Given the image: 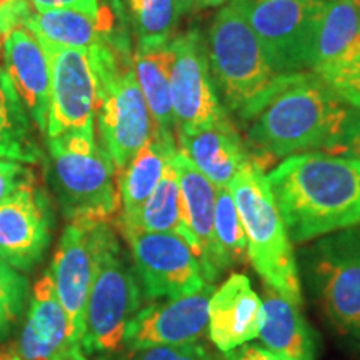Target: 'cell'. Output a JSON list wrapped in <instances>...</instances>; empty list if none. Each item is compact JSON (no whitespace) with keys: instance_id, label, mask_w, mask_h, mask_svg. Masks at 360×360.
I'll use <instances>...</instances> for the list:
<instances>
[{"instance_id":"cell-1","label":"cell","mask_w":360,"mask_h":360,"mask_svg":"<svg viewBox=\"0 0 360 360\" xmlns=\"http://www.w3.org/2000/svg\"><path fill=\"white\" fill-rule=\"evenodd\" d=\"M267 180L292 244L360 225V162L314 150L285 157Z\"/></svg>"},{"instance_id":"cell-2","label":"cell","mask_w":360,"mask_h":360,"mask_svg":"<svg viewBox=\"0 0 360 360\" xmlns=\"http://www.w3.org/2000/svg\"><path fill=\"white\" fill-rule=\"evenodd\" d=\"M314 72L282 74L244 115L249 141L265 157L327 152L349 110Z\"/></svg>"},{"instance_id":"cell-3","label":"cell","mask_w":360,"mask_h":360,"mask_svg":"<svg viewBox=\"0 0 360 360\" xmlns=\"http://www.w3.org/2000/svg\"><path fill=\"white\" fill-rule=\"evenodd\" d=\"M247 238V257L264 283L294 305H302V283L294 245L259 159H252L229 184Z\"/></svg>"},{"instance_id":"cell-4","label":"cell","mask_w":360,"mask_h":360,"mask_svg":"<svg viewBox=\"0 0 360 360\" xmlns=\"http://www.w3.org/2000/svg\"><path fill=\"white\" fill-rule=\"evenodd\" d=\"M49 177L70 224L110 222L120 212L117 169L96 132L47 139Z\"/></svg>"},{"instance_id":"cell-5","label":"cell","mask_w":360,"mask_h":360,"mask_svg":"<svg viewBox=\"0 0 360 360\" xmlns=\"http://www.w3.org/2000/svg\"><path fill=\"white\" fill-rule=\"evenodd\" d=\"M142 289L110 224H103L90 285L82 347L87 355L112 354L124 344L130 321L142 309Z\"/></svg>"},{"instance_id":"cell-6","label":"cell","mask_w":360,"mask_h":360,"mask_svg":"<svg viewBox=\"0 0 360 360\" xmlns=\"http://www.w3.org/2000/svg\"><path fill=\"white\" fill-rule=\"evenodd\" d=\"M312 242L300 254L310 295L337 334L360 340V225Z\"/></svg>"},{"instance_id":"cell-7","label":"cell","mask_w":360,"mask_h":360,"mask_svg":"<svg viewBox=\"0 0 360 360\" xmlns=\"http://www.w3.org/2000/svg\"><path fill=\"white\" fill-rule=\"evenodd\" d=\"M207 57L229 107L240 117L282 75L274 69L257 35L233 2L224 7L210 25Z\"/></svg>"},{"instance_id":"cell-8","label":"cell","mask_w":360,"mask_h":360,"mask_svg":"<svg viewBox=\"0 0 360 360\" xmlns=\"http://www.w3.org/2000/svg\"><path fill=\"white\" fill-rule=\"evenodd\" d=\"M98 142L117 172L150 141L155 125L135 79L132 58L120 45L102 51L97 98Z\"/></svg>"},{"instance_id":"cell-9","label":"cell","mask_w":360,"mask_h":360,"mask_svg":"<svg viewBox=\"0 0 360 360\" xmlns=\"http://www.w3.org/2000/svg\"><path fill=\"white\" fill-rule=\"evenodd\" d=\"M233 4L244 13L278 74L310 70L326 0H242Z\"/></svg>"},{"instance_id":"cell-10","label":"cell","mask_w":360,"mask_h":360,"mask_svg":"<svg viewBox=\"0 0 360 360\" xmlns=\"http://www.w3.org/2000/svg\"><path fill=\"white\" fill-rule=\"evenodd\" d=\"M105 47L85 51L45 45L51 58V101L45 139L96 132L101 57Z\"/></svg>"},{"instance_id":"cell-11","label":"cell","mask_w":360,"mask_h":360,"mask_svg":"<svg viewBox=\"0 0 360 360\" xmlns=\"http://www.w3.org/2000/svg\"><path fill=\"white\" fill-rule=\"evenodd\" d=\"M169 45L172 52L170 94L175 134L209 127L229 117L217 97L202 35L188 30L174 37Z\"/></svg>"},{"instance_id":"cell-12","label":"cell","mask_w":360,"mask_h":360,"mask_svg":"<svg viewBox=\"0 0 360 360\" xmlns=\"http://www.w3.org/2000/svg\"><path fill=\"white\" fill-rule=\"evenodd\" d=\"M147 300L174 299L205 285L199 259L179 233L134 232L124 236Z\"/></svg>"},{"instance_id":"cell-13","label":"cell","mask_w":360,"mask_h":360,"mask_svg":"<svg viewBox=\"0 0 360 360\" xmlns=\"http://www.w3.org/2000/svg\"><path fill=\"white\" fill-rule=\"evenodd\" d=\"M107 222L69 224L62 232L51 272L56 294L69 319L72 337L82 345L85 309L97 267L98 240ZM84 349V347H82Z\"/></svg>"},{"instance_id":"cell-14","label":"cell","mask_w":360,"mask_h":360,"mask_svg":"<svg viewBox=\"0 0 360 360\" xmlns=\"http://www.w3.org/2000/svg\"><path fill=\"white\" fill-rule=\"evenodd\" d=\"M214 283L174 299L155 300L141 309L125 330L130 350L199 342L209 326V302Z\"/></svg>"},{"instance_id":"cell-15","label":"cell","mask_w":360,"mask_h":360,"mask_svg":"<svg viewBox=\"0 0 360 360\" xmlns=\"http://www.w3.org/2000/svg\"><path fill=\"white\" fill-rule=\"evenodd\" d=\"M52 212L35 179L0 204V259L19 272L32 270L51 244Z\"/></svg>"},{"instance_id":"cell-16","label":"cell","mask_w":360,"mask_h":360,"mask_svg":"<svg viewBox=\"0 0 360 360\" xmlns=\"http://www.w3.org/2000/svg\"><path fill=\"white\" fill-rule=\"evenodd\" d=\"M19 355L24 360H89L82 345L72 337L69 319L58 302L51 272H45L34 285L19 340Z\"/></svg>"},{"instance_id":"cell-17","label":"cell","mask_w":360,"mask_h":360,"mask_svg":"<svg viewBox=\"0 0 360 360\" xmlns=\"http://www.w3.org/2000/svg\"><path fill=\"white\" fill-rule=\"evenodd\" d=\"M172 167L177 174L182 202L184 238L199 259L205 282L214 283L222 276L214 240V215L217 187L182 152H175Z\"/></svg>"},{"instance_id":"cell-18","label":"cell","mask_w":360,"mask_h":360,"mask_svg":"<svg viewBox=\"0 0 360 360\" xmlns=\"http://www.w3.org/2000/svg\"><path fill=\"white\" fill-rule=\"evenodd\" d=\"M4 62L34 125L44 134L51 101L49 51L25 25H17L4 39Z\"/></svg>"},{"instance_id":"cell-19","label":"cell","mask_w":360,"mask_h":360,"mask_svg":"<svg viewBox=\"0 0 360 360\" xmlns=\"http://www.w3.org/2000/svg\"><path fill=\"white\" fill-rule=\"evenodd\" d=\"M262 299L244 274H232L209 302V335L220 352L257 339L262 327Z\"/></svg>"},{"instance_id":"cell-20","label":"cell","mask_w":360,"mask_h":360,"mask_svg":"<svg viewBox=\"0 0 360 360\" xmlns=\"http://www.w3.org/2000/svg\"><path fill=\"white\" fill-rule=\"evenodd\" d=\"M177 148L215 187H229L252 157L229 117L209 127L175 134Z\"/></svg>"},{"instance_id":"cell-21","label":"cell","mask_w":360,"mask_h":360,"mask_svg":"<svg viewBox=\"0 0 360 360\" xmlns=\"http://www.w3.org/2000/svg\"><path fill=\"white\" fill-rule=\"evenodd\" d=\"M262 347L290 360H317L319 339L299 305L290 304L277 290L264 283Z\"/></svg>"},{"instance_id":"cell-22","label":"cell","mask_w":360,"mask_h":360,"mask_svg":"<svg viewBox=\"0 0 360 360\" xmlns=\"http://www.w3.org/2000/svg\"><path fill=\"white\" fill-rule=\"evenodd\" d=\"M24 25L47 47L90 51L105 45H122L112 37V22L105 11L101 15L70 8L30 12Z\"/></svg>"},{"instance_id":"cell-23","label":"cell","mask_w":360,"mask_h":360,"mask_svg":"<svg viewBox=\"0 0 360 360\" xmlns=\"http://www.w3.org/2000/svg\"><path fill=\"white\" fill-rule=\"evenodd\" d=\"M177 152V139L174 132L154 130L150 141L135 154L117 175L120 195L119 219H129L143 205L155 191L162 175Z\"/></svg>"},{"instance_id":"cell-24","label":"cell","mask_w":360,"mask_h":360,"mask_svg":"<svg viewBox=\"0 0 360 360\" xmlns=\"http://www.w3.org/2000/svg\"><path fill=\"white\" fill-rule=\"evenodd\" d=\"M360 52V8L354 0H326L310 72L321 75Z\"/></svg>"},{"instance_id":"cell-25","label":"cell","mask_w":360,"mask_h":360,"mask_svg":"<svg viewBox=\"0 0 360 360\" xmlns=\"http://www.w3.org/2000/svg\"><path fill=\"white\" fill-rule=\"evenodd\" d=\"M170 45L155 49H135L132 67L135 79L150 112L157 130L175 134L172 94H170Z\"/></svg>"},{"instance_id":"cell-26","label":"cell","mask_w":360,"mask_h":360,"mask_svg":"<svg viewBox=\"0 0 360 360\" xmlns=\"http://www.w3.org/2000/svg\"><path fill=\"white\" fill-rule=\"evenodd\" d=\"M42 159L34 137L32 119L6 69H0V160L37 164Z\"/></svg>"},{"instance_id":"cell-27","label":"cell","mask_w":360,"mask_h":360,"mask_svg":"<svg viewBox=\"0 0 360 360\" xmlns=\"http://www.w3.org/2000/svg\"><path fill=\"white\" fill-rule=\"evenodd\" d=\"M119 227L122 236L134 232H150L179 233L184 237L180 187L177 174L172 167V160L150 197L143 202V205L132 217L119 219Z\"/></svg>"},{"instance_id":"cell-28","label":"cell","mask_w":360,"mask_h":360,"mask_svg":"<svg viewBox=\"0 0 360 360\" xmlns=\"http://www.w3.org/2000/svg\"><path fill=\"white\" fill-rule=\"evenodd\" d=\"M139 49L164 47L175 37L179 20L188 12L186 0H129Z\"/></svg>"},{"instance_id":"cell-29","label":"cell","mask_w":360,"mask_h":360,"mask_svg":"<svg viewBox=\"0 0 360 360\" xmlns=\"http://www.w3.org/2000/svg\"><path fill=\"white\" fill-rule=\"evenodd\" d=\"M214 240L220 272H227L247 260V238L236 200L229 187H217L214 215Z\"/></svg>"},{"instance_id":"cell-30","label":"cell","mask_w":360,"mask_h":360,"mask_svg":"<svg viewBox=\"0 0 360 360\" xmlns=\"http://www.w3.org/2000/svg\"><path fill=\"white\" fill-rule=\"evenodd\" d=\"M29 283L19 270L0 259V337H6L12 323L19 321L27 304Z\"/></svg>"},{"instance_id":"cell-31","label":"cell","mask_w":360,"mask_h":360,"mask_svg":"<svg viewBox=\"0 0 360 360\" xmlns=\"http://www.w3.org/2000/svg\"><path fill=\"white\" fill-rule=\"evenodd\" d=\"M319 77L342 102L350 107H360V52Z\"/></svg>"},{"instance_id":"cell-32","label":"cell","mask_w":360,"mask_h":360,"mask_svg":"<svg viewBox=\"0 0 360 360\" xmlns=\"http://www.w3.org/2000/svg\"><path fill=\"white\" fill-rule=\"evenodd\" d=\"M130 360H214L212 354L200 342L182 345H159L141 350H132Z\"/></svg>"},{"instance_id":"cell-33","label":"cell","mask_w":360,"mask_h":360,"mask_svg":"<svg viewBox=\"0 0 360 360\" xmlns=\"http://www.w3.org/2000/svg\"><path fill=\"white\" fill-rule=\"evenodd\" d=\"M327 152L352 157L360 162V107H349L340 132Z\"/></svg>"},{"instance_id":"cell-34","label":"cell","mask_w":360,"mask_h":360,"mask_svg":"<svg viewBox=\"0 0 360 360\" xmlns=\"http://www.w3.org/2000/svg\"><path fill=\"white\" fill-rule=\"evenodd\" d=\"M30 180H34V174L24 164L13 160H0V204Z\"/></svg>"},{"instance_id":"cell-35","label":"cell","mask_w":360,"mask_h":360,"mask_svg":"<svg viewBox=\"0 0 360 360\" xmlns=\"http://www.w3.org/2000/svg\"><path fill=\"white\" fill-rule=\"evenodd\" d=\"M30 11L44 12L53 11V8H70V11H80L89 15H101L103 12L101 0H27Z\"/></svg>"},{"instance_id":"cell-36","label":"cell","mask_w":360,"mask_h":360,"mask_svg":"<svg viewBox=\"0 0 360 360\" xmlns=\"http://www.w3.org/2000/svg\"><path fill=\"white\" fill-rule=\"evenodd\" d=\"M220 360H290L281 354L272 352V350L262 347V345L244 344L240 347L224 352Z\"/></svg>"},{"instance_id":"cell-37","label":"cell","mask_w":360,"mask_h":360,"mask_svg":"<svg viewBox=\"0 0 360 360\" xmlns=\"http://www.w3.org/2000/svg\"><path fill=\"white\" fill-rule=\"evenodd\" d=\"M225 0H186L188 12L197 11V8H207V7H217L222 6Z\"/></svg>"},{"instance_id":"cell-38","label":"cell","mask_w":360,"mask_h":360,"mask_svg":"<svg viewBox=\"0 0 360 360\" xmlns=\"http://www.w3.org/2000/svg\"><path fill=\"white\" fill-rule=\"evenodd\" d=\"M0 360H24L15 350H4L0 352Z\"/></svg>"},{"instance_id":"cell-39","label":"cell","mask_w":360,"mask_h":360,"mask_svg":"<svg viewBox=\"0 0 360 360\" xmlns=\"http://www.w3.org/2000/svg\"><path fill=\"white\" fill-rule=\"evenodd\" d=\"M4 39H6V35L0 34V47H4Z\"/></svg>"},{"instance_id":"cell-40","label":"cell","mask_w":360,"mask_h":360,"mask_svg":"<svg viewBox=\"0 0 360 360\" xmlns=\"http://www.w3.org/2000/svg\"><path fill=\"white\" fill-rule=\"evenodd\" d=\"M354 2H355V6H357V7L360 8V0H354Z\"/></svg>"},{"instance_id":"cell-41","label":"cell","mask_w":360,"mask_h":360,"mask_svg":"<svg viewBox=\"0 0 360 360\" xmlns=\"http://www.w3.org/2000/svg\"><path fill=\"white\" fill-rule=\"evenodd\" d=\"M232 2H242V0H232Z\"/></svg>"}]
</instances>
